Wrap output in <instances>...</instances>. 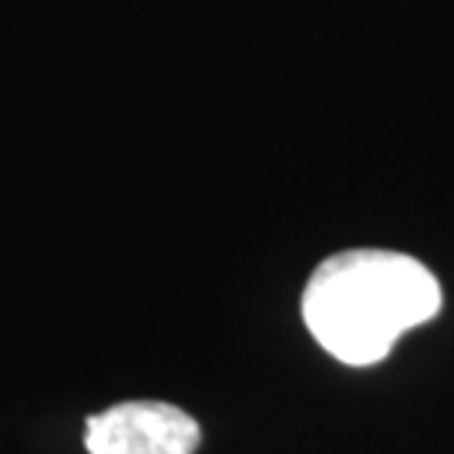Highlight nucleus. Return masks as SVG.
<instances>
[{
  "label": "nucleus",
  "instance_id": "2",
  "mask_svg": "<svg viewBox=\"0 0 454 454\" xmlns=\"http://www.w3.org/2000/svg\"><path fill=\"white\" fill-rule=\"evenodd\" d=\"M202 427L165 401H125L84 424L88 454H195Z\"/></svg>",
  "mask_w": 454,
  "mask_h": 454
},
{
  "label": "nucleus",
  "instance_id": "1",
  "mask_svg": "<svg viewBox=\"0 0 454 454\" xmlns=\"http://www.w3.org/2000/svg\"><path fill=\"white\" fill-rule=\"evenodd\" d=\"M441 283L421 260L394 249H343L307 279L303 324L330 357L371 367L407 330L441 313Z\"/></svg>",
  "mask_w": 454,
  "mask_h": 454
}]
</instances>
